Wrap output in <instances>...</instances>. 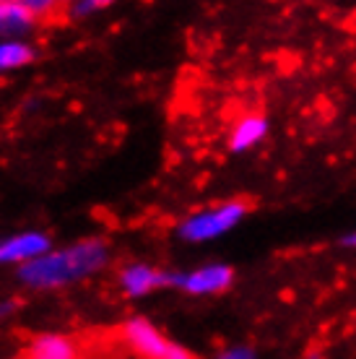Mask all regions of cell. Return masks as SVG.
<instances>
[{
  "label": "cell",
  "mask_w": 356,
  "mask_h": 359,
  "mask_svg": "<svg viewBox=\"0 0 356 359\" xmlns=\"http://www.w3.org/2000/svg\"><path fill=\"white\" fill-rule=\"evenodd\" d=\"M346 245H354V248H356V232L348 234V237H346Z\"/></svg>",
  "instance_id": "cell-14"
},
{
  "label": "cell",
  "mask_w": 356,
  "mask_h": 359,
  "mask_svg": "<svg viewBox=\"0 0 356 359\" xmlns=\"http://www.w3.org/2000/svg\"><path fill=\"white\" fill-rule=\"evenodd\" d=\"M120 284H123L125 294L143 297V294H149V292H153V289L174 284V276H170V273H164V271H159V269H153V266H143V263H138V266H128V269H123V273H120Z\"/></svg>",
  "instance_id": "cell-8"
},
{
  "label": "cell",
  "mask_w": 356,
  "mask_h": 359,
  "mask_svg": "<svg viewBox=\"0 0 356 359\" xmlns=\"http://www.w3.org/2000/svg\"><path fill=\"white\" fill-rule=\"evenodd\" d=\"M161 359H196V357H193V354H190V351H187V349H182V346H177V344H172L170 351H167V354H164V357H161Z\"/></svg>",
  "instance_id": "cell-12"
},
{
  "label": "cell",
  "mask_w": 356,
  "mask_h": 359,
  "mask_svg": "<svg viewBox=\"0 0 356 359\" xmlns=\"http://www.w3.org/2000/svg\"><path fill=\"white\" fill-rule=\"evenodd\" d=\"M219 359H252V354H249V349H229Z\"/></svg>",
  "instance_id": "cell-13"
},
{
  "label": "cell",
  "mask_w": 356,
  "mask_h": 359,
  "mask_svg": "<svg viewBox=\"0 0 356 359\" xmlns=\"http://www.w3.org/2000/svg\"><path fill=\"white\" fill-rule=\"evenodd\" d=\"M50 252V237L42 232H21L0 240V263H32Z\"/></svg>",
  "instance_id": "cell-5"
},
{
  "label": "cell",
  "mask_w": 356,
  "mask_h": 359,
  "mask_svg": "<svg viewBox=\"0 0 356 359\" xmlns=\"http://www.w3.org/2000/svg\"><path fill=\"white\" fill-rule=\"evenodd\" d=\"M109 258V250L104 240H81L73 248L65 250L47 252L42 258L32 263H24L18 269V276L24 284L34 289H50V287H65L71 281L97 273Z\"/></svg>",
  "instance_id": "cell-1"
},
{
  "label": "cell",
  "mask_w": 356,
  "mask_h": 359,
  "mask_svg": "<svg viewBox=\"0 0 356 359\" xmlns=\"http://www.w3.org/2000/svg\"><path fill=\"white\" fill-rule=\"evenodd\" d=\"M120 333H123L125 346H130L141 359H161L172 346L161 336L159 328L153 323H149L146 318H130V320H125Z\"/></svg>",
  "instance_id": "cell-4"
},
{
  "label": "cell",
  "mask_w": 356,
  "mask_h": 359,
  "mask_svg": "<svg viewBox=\"0 0 356 359\" xmlns=\"http://www.w3.org/2000/svg\"><path fill=\"white\" fill-rule=\"evenodd\" d=\"M247 211L249 206L245 201H229V203H221L216 208L187 216L185 222L179 224V237L187 240V243H203V240L219 237V234L229 232L232 226L240 224V219Z\"/></svg>",
  "instance_id": "cell-2"
},
{
  "label": "cell",
  "mask_w": 356,
  "mask_h": 359,
  "mask_svg": "<svg viewBox=\"0 0 356 359\" xmlns=\"http://www.w3.org/2000/svg\"><path fill=\"white\" fill-rule=\"evenodd\" d=\"M99 8H107V3H94V0H89V3H76L71 8V13L73 16H86V13L99 11Z\"/></svg>",
  "instance_id": "cell-11"
},
{
  "label": "cell",
  "mask_w": 356,
  "mask_h": 359,
  "mask_svg": "<svg viewBox=\"0 0 356 359\" xmlns=\"http://www.w3.org/2000/svg\"><path fill=\"white\" fill-rule=\"evenodd\" d=\"M234 271L229 266H203V269L185 273V276H174V284L182 287L190 294H219L224 289L232 287Z\"/></svg>",
  "instance_id": "cell-6"
},
{
  "label": "cell",
  "mask_w": 356,
  "mask_h": 359,
  "mask_svg": "<svg viewBox=\"0 0 356 359\" xmlns=\"http://www.w3.org/2000/svg\"><path fill=\"white\" fill-rule=\"evenodd\" d=\"M34 47L27 45V42H16V39H6L0 42V73L3 71H13V68H21L34 60Z\"/></svg>",
  "instance_id": "cell-10"
},
{
  "label": "cell",
  "mask_w": 356,
  "mask_h": 359,
  "mask_svg": "<svg viewBox=\"0 0 356 359\" xmlns=\"http://www.w3.org/2000/svg\"><path fill=\"white\" fill-rule=\"evenodd\" d=\"M57 8L47 0H0V34H21L39 21L53 16Z\"/></svg>",
  "instance_id": "cell-3"
},
{
  "label": "cell",
  "mask_w": 356,
  "mask_h": 359,
  "mask_svg": "<svg viewBox=\"0 0 356 359\" xmlns=\"http://www.w3.org/2000/svg\"><path fill=\"white\" fill-rule=\"evenodd\" d=\"M24 359H83L81 344L62 333H42L32 339Z\"/></svg>",
  "instance_id": "cell-7"
},
{
  "label": "cell",
  "mask_w": 356,
  "mask_h": 359,
  "mask_svg": "<svg viewBox=\"0 0 356 359\" xmlns=\"http://www.w3.org/2000/svg\"><path fill=\"white\" fill-rule=\"evenodd\" d=\"M266 130H268L266 117H260V115L242 117L240 123L234 126V130H232L229 149H232V151H247V149H252L255 144H260V141H263Z\"/></svg>",
  "instance_id": "cell-9"
}]
</instances>
